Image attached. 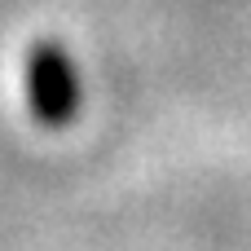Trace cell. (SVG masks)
<instances>
[{"label": "cell", "instance_id": "cell-1", "mask_svg": "<svg viewBox=\"0 0 251 251\" xmlns=\"http://www.w3.org/2000/svg\"><path fill=\"white\" fill-rule=\"evenodd\" d=\"M26 101H31V115L44 128L75 124L79 101H84V88H79L75 57L57 40H40L26 53Z\"/></svg>", "mask_w": 251, "mask_h": 251}]
</instances>
